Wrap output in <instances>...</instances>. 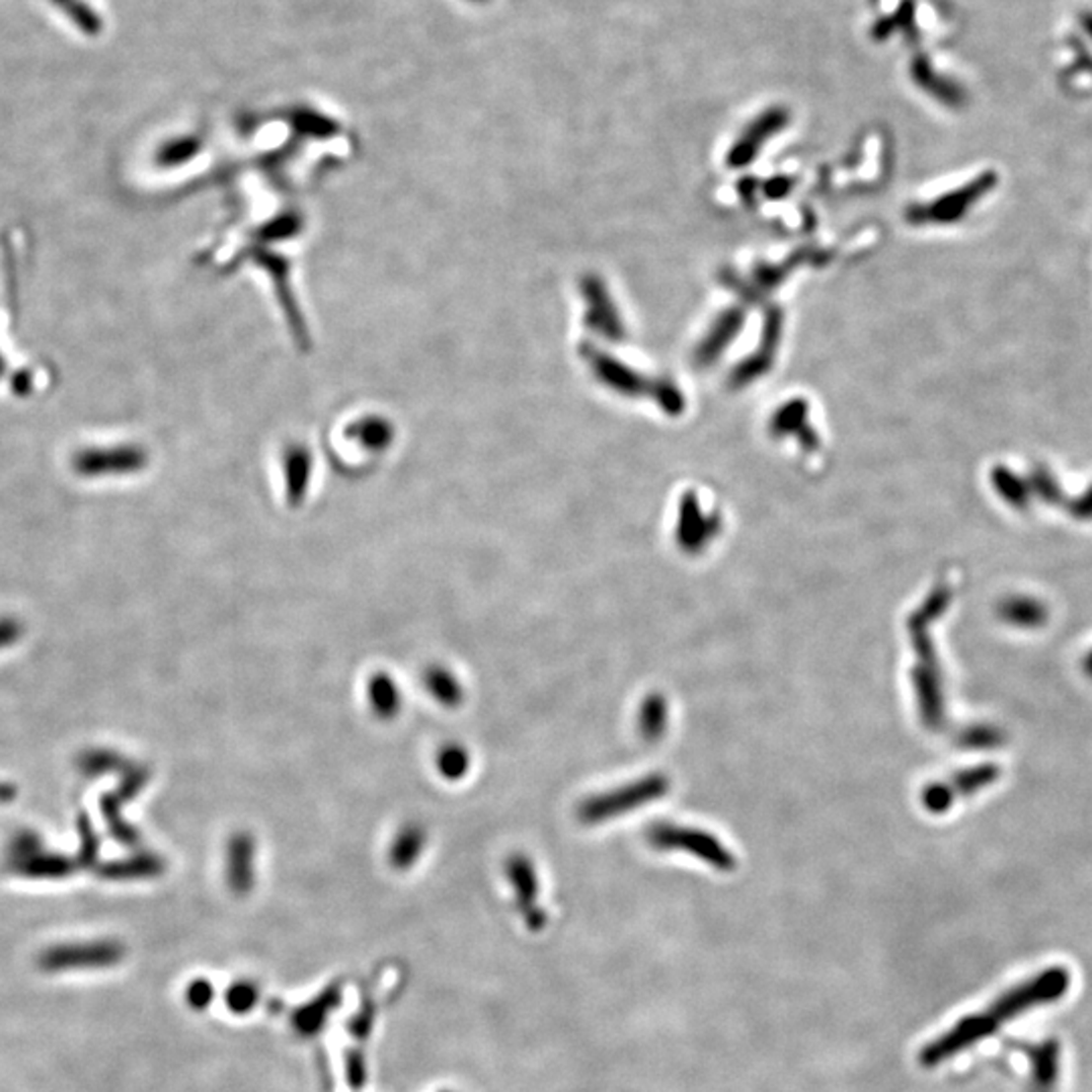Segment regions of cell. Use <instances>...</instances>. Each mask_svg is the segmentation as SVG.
Here are the masks:
<instances>
[{
    "label": "cell",
    "mask_w": 1092,
    "mask_h": 1092,
    "mask_svg": "<svg viewBox=\"0 0 1092 1092\" xmlns=\"http://www.w3.org/2000/svg\"><path fill=\"white\" fill-rule=\"evenodd\" d=\"M442 1092H452V1091H442Z\"/></svg>",
    "instance_id": "d6986e66"
},
{
    "label": "cell",
    "mask_w": 1092,
    "mask_h": 1092,
    "mask_svg": "<svg viewBox=\"0 0 1092 1092\" xmlns=\"http://www.w3.org/2000/svg\"><path fill=\"white\" fill-rule=\"evenodd\" d=\"M215 998V988L213 984H209L207 980H194L190 982V986L186 988V1004L192 1008V1010H207L209 1004L213 1002Z\"/></svg>",
    "instance_id": "9a60e30c"
},
{
    "label": "cell",
    "mask_w": 1092,
    "mask_h": 1092,
    "mask_svg": "<svg viewBox=\"0 0 1092 1092\" xmlns=\"http://www.w3.org/2000/svg\"><path fill=\"white\" fill-rule=\"evenodd\" d=\"M1030 1057V1079L1034 1092H1052L1061 1073V1046L1057 1040H1046L1026 1048Z\"/></svg>",
    "instance_id": "ba28073f"
},
{
    "label": "cell",
    "mask_w": 1092,
    "mask_h": 1092,
    "mask_svg": "<svg viewBox=\"0 0 1092 1092\" xmlns=\"http://www.w3.org/2000/svg\"><path fill=\"white\" fill-rule=\"evenodd\" d=\"M425 680V686L430 690V694L442 702L444 706L448 708H454L462 702L464 698V690H462V684L460 680L456 678V674H452L448 668H442V666H434L425 672L423 676Z\"/></svg>",
    "instance_id": "30bf717a"
},
{
    "label": "cell",
    "mask_w": 1092,
    "mask_h": 1092,
    "mask_svg": "<svg viewBox=\"0 0 1092 1092\" xmlns=\"http://www.w3.org/2000/svg\"><path fill=\"white\" fill-rule=\"evenodd\" d=\"M1071 971L1063 965L1046 967L1038 976L1030 978L1028 982L1008 990L1002 994L988 1010L963 1018L959 1024H955L949 1032H945L941 1038L933 1040L923 1052H921V1065L931 1069L939 1067L941 1063L949 1061L951 1057L967 1050L969 1046L978 1044L984 1038H990L998 1032L1000 1024H1006L1034 1008L1048 1006L1052 1002H1059L1065 998V994L1071 990Z\"/></svg>",
    "instance_id": "6da1fadb"
},
{
    "label": "cell",
    "mask_w": 1092,
    "mask_h": 1092,
    "mask_svg": "<svg viewBox=\"0 0 1092 1092\" xmlns=\"http://www.w3.org/2000/svg\"><path fill=\"white\" fill-rule=\"evenodd\" d=\"M470 755L466 749L458 747V745H450L442 751L440 755V771L448 777V779H462L466 773H468V767H470Z\"/></svg>",
    "instance_id": "4fadbf2b"
},
{
    "label": "cell",
    "mask_w": 1092,
    "mask_h": 1092,
    "mask_svg": "<svg viewBox=\"0 0 1092 1092\" xmlns=\"http://www.w3.org/2000/svg\"><path fill=\"white\" fill-rule=\"evenodd\" d=\"M255 846L249 836H237L229 846L227 882L235 894H247L255 880Z\"/></svg>",
    "instance_id": "52a82bcc"
},
{
    "label": "cell",
    "mask_w": 1092,
    "mask_h": 1092,
    "mask_svg": "<svg viewBox=\"0 0 1092 1092\" xmlns=\"http://www.w3.org/2000/svg\"><path fill=\"white\" fill-rule=\"evenodd\" d=\"M1083 22H1085V28H1087V32H1089V34H1091L1092 36V14H1087V16L1083 18Z\"/></svg>",
    "instance_id": "ac0fdd59"
},
{
    "label": "cell",
    "mask_w": 1092,
    "mask_h": 1092,
    "mask_svg": "<svg viewBox=\"0 0 1092 1092\" xmlns=\"http://www.w3.org/2000/svg\"><path fill=\"white\" fill-rule=\"evenodd\" d=\"M340 1004H342V986L340 984L328 986L314 1000L300 1006L292 1014L290 1022H292L294 1032L298 1036H302V1038L318 1036L324 1030V1026L328 1024V1020L332 1018V1014L338 1010Z\"/></svg>",
    "instance_id": "277c9868"
},
{
    "label": "cell",
    "mask_w": 1092,
    "mask_h": 1092,
    "mask_svg": "<svg viewBox=\"0 0 1092 1092\" xmlns=\"http://www.w3.org/2000/svg\"><path fill=\"white\" fill-rule=\"evenodd\" d=\"M425 832L419 828L403 830L391 846V866L397 870H409L425 848Z\"/></svg>",
    "instance_id": "8fae6325"
},
{
    "label": "cell",
    "mask_w": 1092,
    "mask_h": 1092,
    "mask_svg": "<svg viewBox=\"0 0 1092 1092\" xmlns=\"http://www.w3.org/2000/svg\"><path fill=\"white\" fill-rule=\"evenodd\" d=\"M1079 511H1081L1083 517H1092V490L1087 494V498H1083Z\"/></svg>",
    "instance_id": "e0dca14e"
},
{
    "label": "cell",
    "mask_w": 1092,
    "mask_h": 1092,
    "mask_svg": "<svg viewBox=\"0 0 1092 1092\" xmlns=\"http://www.w3.org/2000/svg\"><path fill=\"white\" fill-rule=\"evenodd\" d=\"M369 704L379 718H393L401 710V692L395 680L387 674H377L369 680Z\"/></svg>",
    "instance_id": "9c48e42d"
},
{
    "label": "cell",
    "mask_w": 1092,
    "mask_h": 1092,
    "mask_svg": "<svg viewBox=\"0 0 1092 1092\" xmlns=\"http://www.w3.org/2000/svg\"><path fill=\"white\" fill-rule=\"evenodd\" d=\"M651 791H653V793H659V791H661L659 783H655V785H651V783H639V785H633L631 789H621V791H615V793L597 797V799L584 803V807L580 809V820H584V822H603V820H607V817L613 815V813H619V811H623V809L635 807V805L641 803L645 797H649Z\"/></svg>",
    "instance_id": "5b68a950"
},
{
    "label": "cell",
    "mask_w": 1092,
    "mask_h": 1092,
    "mask_svg": "<svg viewBox=\"0 0 1092 1092\" xmlns=\"http://www.w3.org/2000/svg\"><path fill=\"white\" fill-rule=\"evenodd\" d=\"M506 876L515 890L517 907L533 931H541L545 927L546 915L543 909H539V876L531 860L525 856H515L506 864Z\"/></svg>",
    "instance_id": "3957f363"
},
{
    "label": "cell",
    "mask_w": 1092,
    "mask_h": 1092,
    "mask_svg": "<svg viewBox=\"0 0 1092 1092\" xmlns=\"http://www.w3.org/2000/svg\"><path fill=\"white\" fill-rule=\"evenodd\" d=\"M259 988L253 982H235L225 994V1004L235 1016H245L259 1004Z\"/></svg>",
    "instance_id": "7c38bea8"
},
{
    "label": "cell",
    "mask_w": 1092,
    "mask_h": 1092,
    "mask_svg": "<svg viewBox=\"0 0 1092 1092\" xmlns=\"http://www.w3.org/2000/svg\"><path fill=\"white\" fill-rule=\"evenodd\" d=\"M375 1018H377V1008L373 1002H365L361 1006V1010L348 1020V1032L353 1038L357 1040H367L373 1032V1026H375Z\"/></svg>",
    "instance_id": "5bb4252c"
},
{
    "label": "cell",
    "mask_w": 1092,
    "mask_h": 1092,
    "mask_svg": "<svg viewBox=\"0 0 1092 1092\" xmlns=\"http://www.w3.org/2000/svg\"><path fill=\"white\" fill-rule=\"evenodd\" d=\"M653 844L655 846H666V848H676V846H688L692 854H698L700 858L712 862L716 868H730L732 866V858L710 838L702 836V834H682V832H668L664 828H659L657 834L651 836Z\"/></svg>",
    "instance_id": "8992f818"
},
{
    "label": "cell",
    "mask_w": 1092,
    "mask_h": 1092,
    "mask_svg": "<svg viewBox=\"0 0 1092 1092\" xmlns=\"http://www.w3.org/2000/svg\"><path fill=\"white\" fill-rule=\"evenodd\" d=\"M126 955V949L118 941H93L81 945H59L38 955V967L49 973L79 971V969H105L118 965Z\"/></svg>",
    "instance_id": "7a4b0ae2"
},
{
    "label": "cell",
    "mask_w": 1092,
    "mask_h": 1092,
    "mask_svg": "<svg viewBox=\"0 0 1092 1092\" xmlns=\"http://www.w3.org/2000/svg\"><path fill=\"white\" fill-rule=\"evenodd\" d=\"M346 1081L353 1091H361L367 1083V1063L361 1050H350L346 1055Z\"/></svg>",
    "instance_id": "2e32d148"
}]
</instances>
